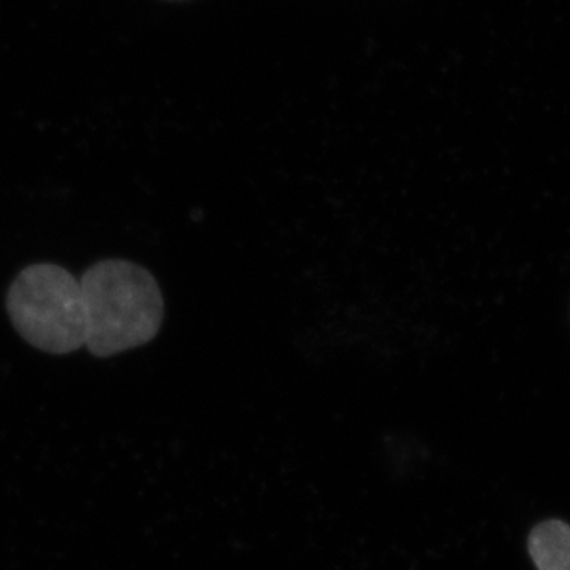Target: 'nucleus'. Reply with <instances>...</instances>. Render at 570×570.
<instances>
[{"instance_id":"obj_1","label":"nucleus","mask_w":570,"mask_h":570,"mask_svg":"<svg viewBox=\"0 0 570 570\" xmlns=\"http://www.w3.org/2000/svg\"><path fill=\"white\" fill-rule=\"evenodd\" d=\"M88 309V348L111 357L147 345L164 324V295L150 271L128 259H100L80 278Z\"/></svg>"},{"instance_id":"obj_3","label":"nucleus","mask_w":570,"mask_h":570,"mask_svg":"<svg viewBox=\"0 0 570 570\" xmlns=\"http://www.w3.org/2000/svg\"><path fill=\"white\" fill-rule=\"evenodd\" d=\"M528 552L538 570H570V524L541 522L528 538Z\"/></svg>"},{"instance_id":"obj_2","label":"nucleus","mask_w":570,"mask_h":570,"mask_svg":"<svg viewBox=\"0 0 570 570\" xmlns=\"http://www.w3.org/2000/svg\"><path fill=\"white\" fill-rule=\"evenodd\" d=\"M6 309L22 340L49 354H71L88 341V309L80 282L55 264L22 269Z\"/></svg>"}]
</instances>
